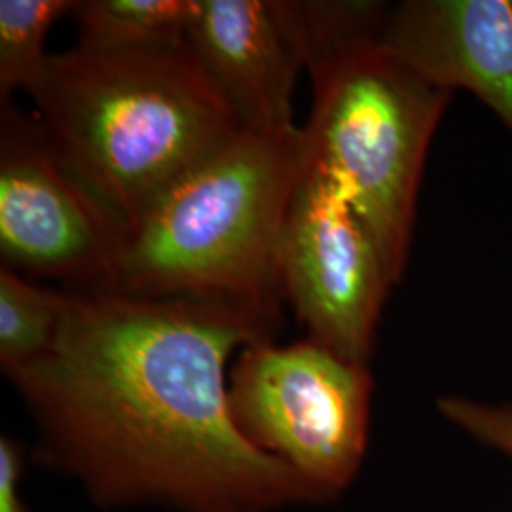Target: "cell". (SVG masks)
<instances>
[{
  "mask_svg": "<svg viewBox=\"0 0 512 512\" xmlns=\"http://www.w3.org/2000/svg\"><path fill=\"white\" fill-rule=\"evenodd\" d=\"M304 167L302 128L241 129L120 234L116 291L279 313L277 243Z\"/></svg>",
  "mask_w": 512,
  "mask_h": 512,
  "instance_id": "obj_4",
  "label": "cell"
},
{
  "mask_svg": "<svg viewBox=\"0 0 512 512\" xmlns=\"http://www.w3.org/2000/svg\"><path fill=\"white\" fill-rule=\"evenodd\" d=\"M31 97L50 145L118 234L243 129L188 42L147 52L74 46L52 54Z\"/></svg>",
  "mask_w": 512,
  "mask_h": 512,
  "instance_id": "obj_2",
  "label": "cell"
},
{
  "mask_svg": "<svg viewBox=\"0 0 512 512\" xmlns=\"http://www.w3.org/2000/svg\"><path fill=\"white\" fill-rule=\"evenodd\" d=\"M387 2L327 0L306 29V162L340 188L403 281L431 139L452 103L378 42Z\"/></svg>",
  "mask_w": 512,
  "mask_h": 512,
  "instance_id": "obj_3",
  "label": "cell"
},
{
  "mask_svg": "<svg viewBox=\"0 0 512 512\" xmlns=\"http://www.w3.org/2000/svg\"><path fill=\"white\" fill-rule=\"evenodd\" d=\"M188 44L241 128H294V88L306 59L291 0H198Z\"/></svg>",
  "mask_w": 512,
  "mask_h": 512,
  "instance_id": "obj_8",
  "label": "cell"
},
{
  "mask_svg": "<svg viewBox=\"0 0 512 512\" xmlns=\"http://www.w3.org/2000/svg\"><path fill=\"white\" fill-rule=\"evenodd\" d=\"M73 0H0V97L37 90L52 54L44 44L50 29L67 14Z\"/></svg>",
  "mask_w": 512,
  "mask_h": 512,
  "instance_id": "obj_12",
  "label": "cell"
},
{
  "mask_svg": "<svg viewBox=\"0 0 512 512\" xmlns=\"http://www.w3.org/2000/svg\"><path fill=\"white\" fill-rule=\"evenodd\" d=\"M277 274L310 340L370 366L378 321L395 283L353 205L308 162L281 228Z\"/></svg>",
  "mask_w": 512,
  "mask_h": 512,
  "instance_id": "obj_6",
  "label": "cell"
},
{
  "mask_svg": "<svg viewBox=\"0 0 512 512\" xmlns=\"http://www.w3.org/2000/svg\"><path fill=\"white\" fill-rule=\"evenodd\" d=\"M0 114V255L16 272L116 291L118 228L61 162L37 118L4 99Z\"/></svg>",
  "mask_w": 512,
  "mask_h": 512,
  "instance_id": "obj_7",
  "label": "cell"
},
{
  "mask_svg": "<svg viewBox=\"0 0 512 512\" xmlns=\"http://www.w3.org/2000/svg\"><path fill=\"white\" fill-rule=\"evenodd\" d=\"M279 313L203 296L69 291L54 346L6 374L29 458L101 511L283 512L325 505L232 416L226 366Z\"/></svg>",
  "mask_w": 512,
  "mask_h": 512,
  "instance_id": "obj_1",
  "label": "cell"
},
{
  "mask_svg": "<svg viewBox=\"0 0 512 512\" xmlns=\"http://www.w3.org/2000/svg\"><path fill=\"white\" fill-rule=\"evenodd\" d=\"M198 0H78L76 46L99 52H147L188 42Z\"/></svg>",
  "mask_w": 512,
  "mask_h": 512,
  "instance_id": "obj_10",
  "label": "cell"
},
{
  "mask_svg": "<svg viewBox=\"0 0 512 512\" xmlns=\"http://www.w3.org/2000/svg\"><path fill=\"white\" fill-rule=\"evenodd\" d=\"M437 408L473 439L512 458V404L476 403L465 397H442Z\"/></svg>",
  "mask_w": 512,
  "mask_h": 512,
  "instance_id": "obj_13",
  "label": "cell"
},
{
  "mask_svg": "<svg viewBox=\"0 0 512 512\" xmlns=\"http://www.w3.org/2000/svg\"><path fill=\"white\" fill-rule=\"evenodd\" d=\"M370 366L310 338L241 349L228 393L241 435L329 503L359 475L368 444Z\"/></svg>",
  "mask_w": 512,
  "mask_h": 512,
  "instance_id": "obj_5",
  "label": "cell"
},
{
  "mask_svg": "<svg viewBox=\"0 0 512 512\" xmlns=\"http://www.w3.org/2000/svg\"><path fill=\"white\" fill-rule=\"evenodd\" d=\"M67 293H57L0 268V366L4 376L29 365L54 346Z\"/></svg>",
  "mask_w": 512,
  "mask_h": 512,
  "instance_id": "obj_11",
  "label": "cell"
},
{
  "mask_svg": "<svg viewBox=\"0 0 512 512\" xmlns=\"http://www.w3.org/2000/svg\"><path fill=\"white\" fill-rule=\"evenodd\" d=\"M29 452L18 439L0 437V512H29L21 494Z\"/></svg>",
  "mask_w": 512,
  "mask_h": 512,
  "instance_id": "obj_14",
  "label": "cell"
},
{
  "mask_svg": "<svg viewBox=\"0 0 512 512\" xmlns=\"http://www.w3.org/2000/svg\"><path fill=\"white\" fill-rule=\"evenodd\" d=\"M378 42L433 86L473 93L512 137V0L387 4Z\"/></svg>",
  "mask_w": 512,
  "mask_h": 512,
  "instance_id": "obj_9",
  "label": "cell"
}]
</instances>
